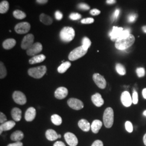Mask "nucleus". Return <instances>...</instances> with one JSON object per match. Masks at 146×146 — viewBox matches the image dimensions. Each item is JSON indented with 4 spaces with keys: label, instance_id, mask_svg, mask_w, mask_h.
<instances>
[{
    "label": "nucleus",
    "instance_id": "4c0bfd02",
    "mask_svg": "<svg viewBox=\"0 0 146 146\" xmlns=\"http://www.w3.org/2000/svg\"><path fill=\"white\" fill-rule=\"evenodd\" d=\"M94 19L92 17H89V18H86V19H82L81 22L83 24H91L94 23Z\"/></svg>",
    "mask_w": 146,
    "mask_h": 146
},
{
    "label": "nucleus",
    "instance_id": "4be33fe9",
    "mask_svg": "<svg viewBox=\"0 0 146 146\" xmlns=\"http://www.w3.org/2000/svg\"><path fill=\"white\" fill-rule=\"evenodd\" d=\"M102 126V122L99 120H95L93 121L91 125V129L94 134H97L99 133L100 129Z\"/></svg>",
    "mask_w": 146,
    "mask_h": 146
},
{
    "label": "nucleus",
    "instance_id": "2eb2a0df",
    "mask_svg": "<svg viewBox=\"0 0 146 146\" xmlns=\"http://www.w3.org/2000/svg\"><path fill=\"white\" fill-rule=\"evenodd\" d=\"M68 90L67 89L64 87H58L55 92V97L58 100H62L67 97L68 95Z\"/></svg>",
    "mask_w": 146,
    "mask_h": 146
},
{
    "label": "nucleus",
    "instance_id": "4d7b16f0",
    "mask_svg": "<svg viewBox=\"0 0 146 146\" xmlns=\"http://www.w3.org/2000/svg\"><path fill=\"white\" fill-rule=\"evenodd\" d=\"M61 134H58V138H61Z\"/></svg>",
    "mask_w": 146,
    "mask_h": 146
},
{
    "label": "nucleus",
    "instance_id": "37998d69",
    "mask_svg": "<svg viewBox=\"0 0 146 146\" xmlns=\"http://www.w3.org/2000/svg\"><path fill=\"white\" fill-rule=\"evenodd\" d=\"M101 13V11L97 9H93L90 11V14L93 16L98 15Z\"/></svg>",
    "mask_w": 146,
    "mask_h": 146
},
{
    "label": "nucleus",
    "instance_id": "aec40b11",
    "mask_svg": "<svg viewBox=\"0 0 146 146\" xmlns=\"http://www.w3.org/2000/svg\"><path fill=\"white\" fill-rule=\"evenodd\" d=\"M78 125L79 128L84 131H88L90 128L91 125H90L88 121L86 119H81L78 121Z\"/></svg>",
    "mask_w": 146,
    "mask_h": 146
},
{
    "label": "nucleus",
    "instance_id": "79ce46f5",
    "mask_svg": "<svg viewBox=\"0 0 146 146\" xmlns=\"http://www.w3.org/2000/svg\"><path fill=\"white\" fill-rule=\"evenodd\" d=\"M6 121H7V117L3 113L1 112L0 113V123L1 124L5 122Z\"/></svg>",
    "mask_w": 146,
    "mask_h": 146
},
{
    "label": "nucleus",
    "instance_id": "c756f323",
    "mask_svg": "<svg viewBox=\"0 0 146 146\" xmlns=\"http://www.w3.org/2000/svg\"><path fill=\"white\" fill-rule=\"evenodd\" d=\"M51 121L52 123L55 125H61L62 122V120L61 117L58 114H54L51 116Z\"/></svg>",
    "mask_w": 146,
    "mask_h": 146
},
{
    "label": "nucleus",
    "instance_id": "20e7f679",
    "mask_svg": "<svg viewBox=\"0 0 146 146\" xmlns=\"http://www.w3.org/2000/svg\"><path fill=\"white\" fill-rule=\"evenodd\" d=\"M103 121L104 125L106 128H111L114 123V111L110 107L106 108L104 110Z\"/></svg>",
    "mask_w": 146,
    "mask_h": 146
},
{
    "label": "nucleus",
    "instance_id": "c85d7f7f",
    "mask_svg": "<svg viewBox=\"0 0 146 146\" xmlns=\"http://www.w3.org/2000/svg\"><path fill=\"white\" fill-rule=\"evenodd\" d=\"M14 17L18 20H22L26 17V14L25 12L20 10H16L13 12Z\"/></svg>",
    "mask_w": 146,
    "mask_h": 146
},
{
    "label": "nucleus",
    "instance_id": "e433bc0d",
    "mask_svg": "<svg viewBox=\"0 0 146 146\" xmlns=\"http://www.w3.org/2000/svg\"><path fill=\"white\" fill-rule=\"evenodd\" d=\"M78 8L79 9L83 11H88L90 9V6L85 3H81L78 5Z\"/></svg>",
    "mask_w": 146,
    "mask_h": 146
},
{
    "label": "nucleus",
    "instance_id": "6ab92c4d",
    "mask_svg": "<svg viewBox=\"0 0 146 146\" xmlns=\"http://www.w3.org/2000/svg\"><path fill=\"white\" fill-rule=\"evenodd\" d=\"M11 115L15 121H20L22 117V111L19 108H14L11 111Z\"/></svg>",
    "mask_w": 146,
    "mask_h": 146
},
{
    "label": "nucleus",
    "instance_id": "2f4dec72",
    "mask_svg": "<svg viewBox=\"0 0 146 146\" xmlns=\"http://www.w3.org/2000/svg\"><path fill=\"white\" fill-rule=\"evenodd\" d=\"M82 46L85 50H88L89 48L90 47L92 42L90 39L87 37H84L82 40Z\"/></svg>",
    "mask_w": 146,
    "mask_h": 146
},
{
    "label": "nucleus",
    "instance_id": "dca6fc26",
    "mask_svg": "<svg viewBox=\"0 0 146 146\" xmlns=\"http://www.w3.org/2000/svg\"><path fill=\"white\" fill-rule=\"evenodd\" d=\"M36 114V111L35 108L30 107L27 110L25 113V118L27 122H31L34 120Z\"/></svg>",
    "mask_w": 146,
    "mask_h": 146
},
{
    "label": "nucleus",
    "instance_id": "423d86ee",
    "mask_svg": "<svg viewBox=\"0 0 146 146\" xmlns=\"http://www.w3.org/2000/svg\"><path fill=\"white\" fill-rule=\"evenodd\" d=\"M87 50H85L82 46L77 47L69 53L68 58L70 61H74L78 60V58L83 57L87 52Z\"/></svg>",
    "mask_w": 146,
    "mask_h": 146
},
{
    "label": "nucleus",
    "instance_id": "9d476101",
    "mask_svg": "<svg viewBox=\"0 0 146 146\" xmlns=\"http://www.w3.org/2000/svg\"><path fill=\"white\" fill-rule=\"evenodd\" d=\"M13 99L17 104L23 105L26 104V96L20 91H15L13 94Z\"/></svg>",
    "mask_w": 146,
    "mask_h": 146
},
{
    "label": "nucleus",
    "instance_id": "c9c22d12",
    "mask_svg": "<svg viewBox=\"0 0 146 146\" xmlns=\"http://www.w3.org/2000/svg\"><path fill=\"white\" fill-rule=\"evenodd\" d=\"M125 128L128 133H131L133 131V126L130 121H126L125 123Z\"/></svg>",
    "mask_w": 146,
    "mask_h": 146
},
{
    "label": "nucleus",
    "instance_id": "f257e3e1",
    "mask_svg": "<svg viewBox=\"0 0 146 146\" xmlns=\"http://www.w3.org/2000/svg\"><path fill=\"white\" fill-rule=\"evenodd\" d=\"M130 35V31L129 30H124L123 28L122 27L115 26L113 27L112 31L110 34L111 40L115 42L117 40L127 37Z\"/></svg>",
    "mask_w": 146,
    "mask_h": 146
},
{
    "label": "nucleus",
    "instance_id": "bb28decb",
    "mask_svg": "<svg viewBox=\"0 0 146 146\" xmlns=\"http://www.w3.org/2000/svg\"><path fill=\"white\" fill-rule=\"evenodd\" d=\"M71 66V63L69 61H66L65 62H63L58 67V72L60 74L64 73Z\"/></svg>",
    "mask_w": 146,
    "mask_h": 146
},
{
    "label": "nucleus",
    "instance_id": "a878e982",
    "mask_svg": "<svg viewBox=\"0 0 146 146\" xmlns=\"http://www.w3.org/2000/svg\"><path fill=\"white\" fill-rule=\"evenodd\" d=\"M15 121H8L5 123L1 124L0 127H1L3 128V131H8L11 129L13 128L14 127V126H15Z\"/></svg>",
    "mask_w": 146,
    "mask_h": 146
},
{
    "label": "nucleus",
    "instance_id": "864d4df0",
    "mask_svg": "<svg viewBox=\"0 0 146 146\" xmlns=\"http://www.w3.org/2000/svg\"><path fill=\"white\" fill-rule=\"evenodd\" d=\"M142 31H144L145 33H146V26H145L142 27Z\"/></svg>",
    "mask_w": 146,
    "mask_h": 146
},
{
    "label": "nucleus",
    "instance_id": "8fccbe9b",
    "mask_svg": "<svg viewBox=\"0 0 146 146\" xmlns=\"http://www.w3.org/2000/svg\"><path fill=\"white\" fill-rule=\"evenodd\" d=\"M106 3L108 5H113L116 3V0H106Z\"/></svg>",
    "mask_w": 146,
    "mask_h": 146
},
{
    "label": "nucleus",
    "instance_id": "4468645a",
    "mask_svg": "<svg viewBox=\"0 0 146 146\" xmlns=\"http://www.w3.org/2000/svg\"><path fill=\"white\" fill-rule=\"evenodd\" d=\"M121 101L122 104L126 107H130L133 103L131 94L128 91H125L122 93L121 96Z\"/></svg>",
    "mask_w": 146,
    "mask_h": 146
},
{
    "label": "nucleus",
    "instance_id": "393cba45",
    "mask_svg": "<svg viewBox=\"0 0 146 146\" xmlns=\"http://www.w3.org/2000/svg\"><path fill=\"white\" fill-rule=\"evenodd\" d=\"M24 138V134L21 131H16L11 134V140L12 141L19 142Z\"/></svg>",
    "mask_w": 146,
    "mask_h": 146
},
{
    "label": "nucleus",
    "instance_id": "9b49d317",
    "mask_svg": "<svg viewBox=\"0 0 146 146\" xmlns=\"http://www.w3.org/2000/svg\"><path fill=\"white\" fill-rule=\"evenodd\" d=\"M68 106L73 110H82L84 107V103L80 100L75 98H70L67 101Z\"/></svg>",
    "mask_w": 146,
    "mask_h": 146
},
{
    "label": "nucleus",
    "instance_id": "f3484780",
    "mask_svg": "<svg viewBox=\"0 0 146 146\" xmlns=\"http://www.w3.org/2000/svg\"><path fill=\"white\" fill-rule=\"evenodd\" d=\"M92 101L95 106L100 107L104 104V100L102 99L101 94L97 93L92 95Z\"/></svg>",
    "mask_w": 146,
    "mask_h": 146
},
{
    "label": "nucleus",
    "instance_id": "f704fd0d",
    "mask_svg": "<svg viewBox=\"0 0 146 146\" xmlns=\"http://www.w3.org/2000/svg\"><path fill=\"white\" fill-rule=\"evenodd\" d=\"M69 18H70V19L74 20V21L78 20L81 18V15L78 13H72L70 14Z\"/></svg>",
    "mask_w": 146,
    "mask_h": 146
},
{
    "label": "nucleus",
    "instance_id": "603ef678",
    "mask_svg": "<svg viewBox=\"0 0 146 146\" xmlns=\"http://www.w3.org/2000/svg\"><path fill=\"white\" fill-rule=\"evenodd\" d=\"M143 143L145 144V145L146 146V133L145 134V135L143 136Z\"/></svg>",
    "mask_w": 146,
    "mask_h": 146
},
{
    "label": "nucleus",
    "instance_id": "72a5a7b5",
    "mask_svg": "<svg viewBox=\"0 0 146 146\" xmlns=\"http://www.w3.org/2000/svg\"><path fill=\"white\" fill-rule=\"evenodd\" d=\"M136 74L139 78H142L145 75L146 71L145 68L142 67H139L136 69Z\"/></svg>",
    "mask_w": 146,
    "mask_h": 146
},
{
    "label": "nucleus",
    "instance_id": "7ed1b4c3",
    "mask_svg": "<svg viewBox=\"0 0 146 146\" xmlns=\"http://www.w3.org/2000/svg\"><path fill=\"white\" fill-rule=\"evenodd\" d=\"M75 36V32L72 27H64L60 33V37L63 42L68 43L73 40Z\"/></svg>",
    "mask_w": 146,
    "mask_h": 146
},
{
    "label": "nucleus",
    "instance_id": "412c9836",
    "mask_svg": "<svg viewBox=\"0 0 146 146\" xmlns=\"http://www.w3.org/2000/svg\"><path fill=\"white\" fill-rule=\"evenodd\" d=\"M46 58V56L43 54L37 55L30 58L29 60V63L31 64H34L36 63L42 62L43 61H44V60H45Z\"/></svg>",
    "mask_w": 146,
    "mask_h": 146
},
{
    "label": "nucleus",
    "instance_id": "a18cd8bd",
    "mask_svg": "<svg viewBox=\"0 0 146 146\" xmlns=\"http://www.w3.org/2000/svg\"><path fill=\"white\" fill-rule=\"evenodd\" d=\"M7 146H23V143L21 142V141L15 142V143L9 144Z\"/></svg>",
    "mask_w": 146,
    "mask_h": 146
},
{
    "label": "nucleus",
    "instance_id": "09e8293b",
    "mask_svg": "<svg viewBox=\"0 0 146 146\" xmlns=\"http://www.w3.org/2000/svg\"><path fill=\"white\" fill-rule=\"evenodd\" d=\"M48 2V0H36L37 3L41 5L46 4Z\"/></svg>",
    "mask_w": 146,
    "mask_h": 146
},
{
    "label": "nucleus",
    "instance_id": "49530a36",
    "mask_svg": "<svg viewBox=\"0 0 146 146\" xmlns=\"http://www.w3.org/2000/svg\"><path fill=\"white\" fill-rule=\"evenodd\" d=\"M119 14H120V10H119V9H116V10H115V12H114V15H113L114 19V20L117 19V17H118V16L119 15Z\"/></svg>",
    "mask_w": 146,
    "mask_h": 146
},
{
    "label": "nucleus",
    "instance_id": "a211bd4d",
    "mask_svg": "<svg viewBox=\"0 0 146 146\" xmlns=\"http://www.w3.org/2000/svg\"><path fill=\"white\" fill-rule=\"evenodd\" d=\"M16 44V41L15 40L11 38L6 39L2 43V46L3 47V48L6 50H9L15 47Z\"/></svg>",
    "mask_w": 146,
    "mask_h": 146
},
{
    "label": "nucleus",
    "instance_id": "5701e85b",
    "mask_svg": "<svg viewBox=\"0 0 146 146\" xmlns=\"http://www.w3.org/2000/svg\"><path fill=\"white\" fill-rule=\"evenodd\" d=\"M40 20L43 24L46 26H49L52 25L53 22L52 18L50 16L44 13H42L40 15Z\"/></svg>",
    "mask_w": 146,
    "mask_h": 146
},
{
    "label": "nucleus",
    "instance_id": "ea45409f",
    "mask_svg": "<svg viewBox=\"0 0 146 146\" xmlns=\"http://www.w3.org/2000/svg\"><path fill=\"white\" fill-rule=\"evenodd\" d=\"M55 17L57 20H61L63 18L62 13L60 11H56L55 13Z\"/></svg>",
    "mask_w": 146,
    "mask_h": 146
},
{
    "label": "nucleus",
    "instance_id": "3c124183",
    "mask_svg": "<svg viewBox=\"0 0 146 146\" xmlns=\"http://www.w3.org/2000/svg\"><path fill=\"white\" fill-rule=\"evenodd\" d=\"M142 94V96H143V98L146 99V88L143 89Z\"/></svg>",
    "mask_w": 146,
    "mask_h": 146
},
{
    "label": "nucleus",
    "instance_id": "c03bdc74",
    "mask_svg": "<svg viewBox=\"0 0 146 146\" xmlns=\"http://www.w3.org/2000/svg\"><path fill=\"white\" fill-rule=\"evenodd\" d=\"M92 146H104V143L102 141L99 140H97L94 141Z\"/></svg>",
    "mask_w": 146,
    "mask_h": 146
},
{
    "label": "nucleus",
    "instance_id": "a19ab883",
    "mask_svg": "<svg viewBox=\"0 0 146 146\" xmlns=\"http://www.w3.org/2000/svg\"><path fill=\"white\" fill-rule=\"evenodd\" d=\"M136 19H137V15L135 14H130L128 16V20L129 22H131V23L135 22Z\"/></svg>",
    "mask_w": 146,
    "mask_h": 146
},
{
    "label": "nucleus",
    "instance_id": "de8ad7c7",
    "mask_svg": "<svg viewBox=\"0 0 146 146\" xmlns=\"http://www.w3.org/2000/svg\"><path fill=\"white\" fill-rule=\"evenodd\" d=\"M53 146H66L62 141H56Z\"/></svg>",
    "mask_w": 146,
    "mask_h": 146
},
{
    "label": "nucleus",
    "instance_id": "b1692460",
    "mask_svg": "<svg viewBox=\"0 0 146 146\" xmlns=\"http://www.w3.org/2000/svg\"><path fill=\"white\" fill-rule=\"evenodd\" d=\"M46 137L49 141H55L58 138V135L54 130L48 129L46 132Z\"/></svg>",
    "mask_w": 146,
    "mask_h": 146
},
{
    "label": "nucleus",
    "instance_id": "f03ea898",
    "mask_svg": "<svg viewBox=\"0 0 146 146\" xmlns=\"http://www.w3.org/2000/svg\"><path fill=\"white\" fill-rule=\"evenodd\" d=\"M135 37L132 34H131L127 37L117 40L115 42V46L116 48L119 50H125L133 46V44L135 42Z\"/></svg>",
    "mask_w": 146,
    "mask_h": 146
},
{
    "label": "nucleus",
    "instance_id": "473e14b6",
    "mask_svg": "<svg viewBox=\"0 0 146 146\" xmlns=\"http://www.w3.org/2000/svg\"><path fill=\"white\" fill-rule=\"evenodd\" d=\"M7 75V69L5 68L4 63L2 62H0V78L2 79L6 77Z\"/></svg>",
    "mask_w": 146,
    "mask_h": 146
},
{
    "label": "nucleus",
    "instance_id": "ddd939ff",
    "mask_svg": "<svg viewBox=\"0 0 146 146\" xmlns=\"http://www.w3.org/2000/svg\"><path fill=\"white\" fill-rule=\"evenodd\" d=\"M64 139L69 146H76L78 144V139L72 133L67 132L64 135Z\"/></svg>",
    "mask_w": 146,
    "mask_h": 146
},
{
    "label": "nucleus",
    "instance_id": "1a4fd4ad",
    "mask_svg": "<svg viewBox=\"0 0 146 146\" xmlns=\"http://www.w3.org/2000/svg\"><path fill=\"white\" fill-rule=\"evenodd\" d=\"M34 36L32 34H28L23 37L21 47L22 49L27 50L34 44Z\"/></svg>",
    "mask_w": 146,
    "mask_h": 146
},
{
    "label": "nucleus",
    "instance_id": "cd10ccee",
    "mask_svg": "<svg viewBox=\"0 0 146 146\" xmlns=\"http://www.w3.org/2000/svg\"><path fill=\"white\" fill-rule=\"evenodd\" d=\"M9 9V3L7 1H2L0 3V13L5 14Z\"/></svg>",
    "mask_w": 146,
    "mask_h": 146
},
{
    "label": "nucleus",
    "instance_id": "5fc2aeb1",
    "mask_svg": "<svg viewBox=\"0 0 146 146\" xmlns=\"http://www.w3.org/2000/svg\"><path fill=\"white\" fill-rule=\"evenodd\" d=\"M3 131V128H2L1 127H0V134H2V133Z\"/></svg>",
    "mask_w": 146,
    "mask_h": 146
},
{
    "label": "nucleus",
    "instance_id": "6e6552de",
    "mask_svg": "<svg viewBox=\"0 0 146 146\" xmlns=\"http://www.w3.org/2000/svg\"><path fill=\"white\" fill-rule=\"evenodd\" d=\"M42 48L43 47L41 43L36 42L27 50V54L28 56H34L35 55H37L40 52H41Z\"/></svg>",
    "mask_w": 146,
    "mask_h": 146
},
{
    "label": "nucleus",
    "instance_id": "58836bf2",
    "mask_svg": "<svg viewBox=\"0 0 146 146\" xmlns=\"http://www.w3.org/2000/svg\"><path fill=\"white\" fill-rule=\"evenodd\" d=\"M132 101H133V104H136L138 103V94L135 90H134L133 93Z\"/></svg>",
    "mask_w": 146,
    "mask_h": 146
},
{
    "label": "nucleus",
    "instance_id": "7c9ffc66",
    "mask_svg": "<svg viewBox=\"0 0 146 146\" xmlns=\"http://www.w3.org/2000/svg\"><path fill=\"white\" fill-rule=\"evenodd\" d=\"M115 69L117 73L121 75H125L126 73L125 67L121 63H117L115 66Z\"/></svg>",
    "mask_w": 146,
    "mask_h": 146
},
{
    "label": "nucleus",
    "instance_id": "0eeeda50",
    "mask_svg": "<svg viewBox=\"0 0 146 146\" xmlns=\"http://www.w3.org/2000/svg\"><path fill=\"white\" fill-rule=\"evenodd\" d=\"M31 25L27 22H20L15 27V31L19 34H25L28 33L31 29Z\"/></svg>",
    "mask_w": 146,
    "mask_h": 146
},
{
    "label": "nucleus",
    "instance_id": "39448f33",
    "mask_svg": "<svg viewBox=\"0 0 146 146\" xmlns=\"http://www.w3.org/2000/svg\"><path fill=\"white\" fill-rule=\"evenodd\" d=\"M47 72V67L45 66H41L28 69V73L29 76L35 78H42Z\"/></svg>",
    "mask_w": 146,
    "mask_h": 146
},
{
    "label": "nucleus",
    "instance_id": "6e6d98bb",
    "mask_svg": "<svg viewBox=\"0 0 146 146\" xmlns=\"http://www.w3.org/2000/svg\"><path fill=\"white\" fill-rule=\"evenodd\" d=\"M143 115H145V116H146V110L144 111V112H143Z\"/></svg>",
    "mask_w": 146,
    "mask_h": 146
},
{
    "label": "nucleus",
    "instance_id": "f8f14e48",
    "mask_svg": "<svg viewBox=\"0 0 146 146\" xmlns=\"http://www.w3.org/2000/svg\"><path fill=\"white\" fill-rule=\"evenodd\" d=\"M93 79L96 86L101 89H104L106 87L107 82L104 77L99 73H95L93 76Z\"/></svg>",
    "mask_w": 146,
    "mask_h": 146
}]
</instances>
